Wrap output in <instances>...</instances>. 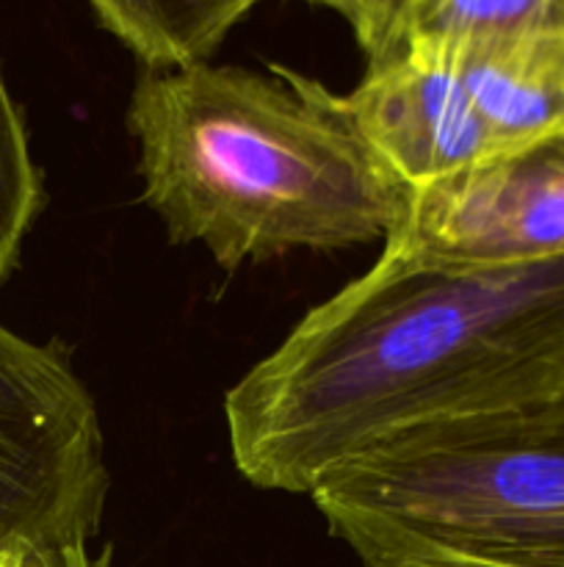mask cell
<instances>
[{
  "label": "cell",
  "instance_id": "6da1fadb",
  "mask_svg": "<svg viewBox=\"0 0 564 567\" xmlns=\"http://www.w3.org/2000/svg\"><path fill=\"white\" fill-rule=\"evenodd\" d=\"M562 388L564 258L464 269L382 252L227 391V435L243 480L310 496L374 441Z\"/></svg>",
  "mask_w": 564,
  "mask_h": 567
},
{
  "label": "cell",
  "instance_id": "7a4b0ae2",
  "mask_svg": "<svg viewBox=\"0 0 564 567\" xmlns=\"http://www.w3.org/2000/svg\"><path fill=\"white\" fill-rule=\"evenodd\" d=\"M144 203L221 266L385 241L404 186L313 78L208 61L149 70L127 105Z\"/></svg>",
  "mask_w": 564,
  "mask_h": 567
},
{
  "label": "cell",
  "instance_id": "3957f363",
  "mask_svg": "<svg viewBox=\"0 0 564 567\" xmlns=\"http://www.w3.org/2000/svg\"><path fill=\"white\" fill-rule=\"evenodd\" d=\"M310 498L365 567H564V388L374 441Z\"/></svg>",
  "mask_w": 564,
  "mask_h": 567
},
{
  "label": "cell",
  "instance_id": "277c9868",
  "mask_svg": "<svg viewBox=\"0 0 564 567\" xmlns=\"http://www.w3.org/2000/svg\"><path fill=\"white\" fill-rule=\"evenodd\" d=\"M105 493L97 410L70 360L0 324V548L88 543Z\"/></svg>",
  "mask_w": 564,
  "mask_h": 567
},
{
  "label": "cell",
  "instance_id": "5b68a950",
  "mask_svg": "<svg viewBox=\"0 0 564 567\" xmlns=\"http://www.w3.org/2000/svg\"><path fill=\"white\" fill-rule=\"evenodd\" d=\"M385 255L464 269L564 258V131L415 188Z\"/></svg>",
  "mask_w": 564,
  "mask_h": 567
},
{
  "label": "cell",
  "instance_id": "8992f818",
  "mask_svg": "<svg viewBox=\"0 0 564 567\" xmlns=\"http://www.w3.org/2000/svg\"><path fill=\"white\" fill-rule=\"evenodd\" d=\"M337 105L370 153L415 192L501 155L451 61L420 48L368 66Z\"/></svg>",
  "mask_w": 564,
  "mask_h": 567
},
{
  "label": "cell",
  "instance_id": "52a82bcc",
  "mask_svg": "<svg viewBox=\"0 0 564 567\" xmlns=\"http://www.w3.org/2000/svg\"><path fill=\"white\" fill-rule=\"evenodd\" d=\"M431 53L451 61L501 155L564 131V37L464 44Z\"/></svg>",
  "mask_w": 564,
  "mask_h": 567
},
{
  "label": "cell",
  "instance_id": "ba28073f",
  "mask_svg": "<svg viewBox=\"0 0 564 567\" xmlns=\"http://www.w3.org/2000/svg\"><path fill=\"white\" fill-rule=\"evenodd\" d=\"M260 0H88L100 25L149 70L208 61Z\"/></svg>",
  "mask_w": 564,
  "mask_h": 567
},
{
  "label": "cell",
  "instance_id": "9c48e42d",
  "mask_svg": "<svg viewBox=\"0 0 564 567\" xmlns=\"http://www.w3.org/2000/svg\"><path fill=\"white\" fill-rule=\"evenodd\" d=\"M542 37H564V0H418L404 22L398 50Z\"/></svg>",
  "mask_w": 564,
  "mask_h": 567
},
{
  "label": "cell",
  "instance_id": "30bf717a",
  "mask_svg": "<svg viewBox=\"0 0 564 567\" xmlns=\"http://www.w3.org/2000/svg\"><path fill=\"white\" fill-rule=\"evenodd\" d=\"M42 208V175L33 164L25 122L0 70V288L20 260L22 241Z\"/></svg>",
  "mask_w": 564,
  "mask_h": 567
},
{
  "label": "cell",
  "instance_id": "8fae6325",
  "mask_svg": "<svg viewBox=\"0 0 564 567\" xmlns=\"http://www.w3.org/2000/svg\"><path fill=\"white\" fill-rule=\"evenodd\" d=\"M415 3L418 0H330V9L352 25L368 66H374L396 55L404 22Z\"/></svg>",
  "mask_w": 564,
  "mask_h": 567
},
{
  "label": "cell",
  "instance_id": "7c38bea8",
  "mask_svg": "<svg viewBox=\"0 0 564 567\" xmlns=\"http://www.w3.org/2000/svg\"><path fill=\"white\" fill-rule=\"evenodd\" d=\"M0 567H111V557H94L88 543H42L0 548Z\"/></svg>",
  "mask_w": 564,
  "mask_h": 567
},
{
  "label": "cell",
  "instance_id": "4fadbf2b",
  "mask_svg": "<svg viewBox=\"0 0 564 567\" xmlns=\"http://www.w3.org/2000/svg\"><path fill=\"white\" fill-rule=\"evenodd\" d=\"M307 3H318V6H330V0H307Z\"/></svg>",
  "mask_w": 564,
  "mask_h": 567
}]
</instances>
